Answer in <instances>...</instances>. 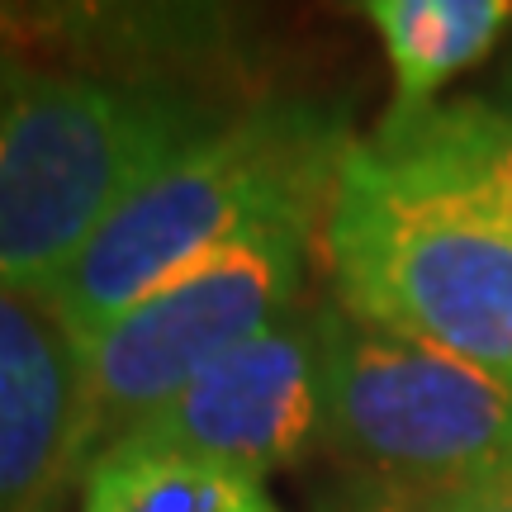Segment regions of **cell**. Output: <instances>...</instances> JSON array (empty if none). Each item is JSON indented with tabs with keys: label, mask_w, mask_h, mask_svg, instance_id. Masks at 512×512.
<instances>
[{
	"label": "cell",
	"mask_w": 512,
	"mask_h": 512,
	"mask_svg": "<svg viewBox=\"0 0 512 512\" xmlns=\"http://www.w3.org/2000/svg\"><path fill=\"white\" fill-rule=\"evenodd\" d=\"M228 114L181 81L0 57V285L43 294L181 147Z\"/></svg>",
	"instance_id": "obj_2"
},
{
	"label": "cell",
	"mask_w": 512,
	"mask_h": 512,
	"mask_svg": "<svg viewBox=\"0 0 512 512\" xmlns=\"http://www.w3.org/2000/svg\"><path fill=\"white\" fill-rule=\"evenodd\" d=\"M323 380V304H294L138 422L119 446L204 460L266 484V475L323 446Z\"/></svg>",
	"instance_id": "obj_6"
},
{
	"label": "cell",
	"mask_w": 512,
	"mask_h": 512,
	"mask_svg": "<svg viewBox=\"0 0 512 512\" xmlns=\"http://www.w3.org/2000/svg\"><path fill=\"white\" fill-rule=\"evenodd\" d=\"M366 19L394 76L380 128H403L432 110L441 86L494 53L512 24V0H370Z\"/></svg>",
	"instance_id": "obj_8"
},
{
	"label": "cell",
	"mask_w": 512,
	"mask_h": 512,
	"mask_svg": "<svg viewBox=\"0 0 512 512\" xmlns=\"http://www.w3.org/2000/svg\"><path fill=\"white\" fill-rule=\"evenodd\" d=\"M370 147L470 185L512 219V67L494 100L470 95V100L432 105L413 124L380 128Z\"/></svg>",
	"instance_id": "obj_9"
},
{
	"label": "cell",
	"mask_w": 512,
	"mask_h": 512,
	"mask_svg": "<svg viewBox=\"0 0 512 512\" xmlns=\"http://www.w3.org/2000/svg\"><path fill=\"white\" fill-rule=\"evenodd\" d=\"M76 512H280L261 479L138 446H110L86 470Z\"/></svg>",
	"instance_id": "obj_10"
},
{
	"label": "cell",
	"mask_w": 512,
	"mask_h": 512,
	"mask_svg": "<svg viewBox=\"0 0 512 512\" xmlns=\"http://www.w3.org/2000/svg\"><path fill=\"white\" fill-rule=\"evenodd\" d=\"M351 152L342 114L318 100H256L181 147L128 195L67 271L38 294L72 342L261 228H318Z\"/></svg>",
	"instance_id": "obj_1"
},
{
	"label": "cell",
	"mask_w": 512,
	"mask_h": 512,
	"mask_svg": "<svg viewBox=\"0 0 512 512\" xmlns=\"http://www.w3.org/2000/svg\"><path fill=\"white\" fill-rule=\"evenodd\" d=\"M413 512H512V475L437 494V498H427V503H418Z\"/></svg>",
	"instance_id": "obj_11"
},
{
	"label": "cell",
	"mask_w": 512,
	"mask_h": 512,
	"mask_svg": "<svg viewBox=\"0 0 512 512\" xmlns=\"http://www.w3.org/2000/svg\"><path fill=\"white\" fill-rule=\"evenodd\" d=\"M323 242L347 318L512 380V219L479 190L351 143Z\"/></svg>",
	"instance_id": "obj_3"
},
{
	"label": "cell",
	"mask_w": 512,
	"mask_h": 512,
	"mask_svg": "<svg viewBox=\"0 0 512 512\" xmlns=\"http://www.w3.org/2000/svg\"><path fill=\"white\" fill-rule=\"evenodd\" d=\"M313 233L318 228L299 223L261 228L76 342L86 470L185 384L299 304Z\"/></svg>",
	"instance_id": "obj_5"
},
{
	"label": "cell",
	"mask_w": 512,
	"mask_h": 512,
	"mask_svg": "<svg viewBox=\"0 0 512 512\" xmlns=\"http://www.w3.org/2000/svg\"><path fill=\"white\" fill-rule=\"evenodd\" d=\"M323 446L408 508L512 475V380L323 304Z\"/></svg>",
	"instance_id": "obj_4"
},
{
	"label": "cell",
	"mask_w": 512,
	"mask_h": 512,
	"mask_svg": "<svg viewBox=\"0 0 512 512\" xmlns=\"http://www.w3.org/2000/svg\"><path fill=\"white\" fill-rule=\"evenodd\" d=\"M76 475H86L76 342L38 294L0 285V512H53Z\"/></svg>",
	"instance_id": "obj_7"
}]
</instances>
